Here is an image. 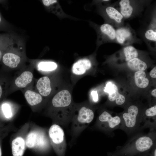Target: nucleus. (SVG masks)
<instances>
[{"label": "nucleus", "mask_w": 156, "mask_h": 156, "mask_svg": "<svg viewBox=\"0 0 156 156\" xmlns=\"http://www.w3.org/2000/svg\"><path fill=\"white\" fill-rule=\"evenodd\" d=\"M57 64L51 61H42L38 63L37 65L38 69L42 71H51L56 69Z\"/></svg>", "instance_id": "obj_25"}, {"label": "nucleus", "mask_w": 156, "mask_h": 156, "mask_svg": "<svg viewBox=\"0 0 156 156\" xmlns=\"http://www.w3.org/2000/svg\"><path fill=\"white\" fill-rule=\"evenodd\" d=\"M24 96L28 104L32 107L39 105L43 100L42 96L38 93L30 89L25 90Z\"/></svg>", "instance_id": "obj_21"}, {"label": "nucleus", "mask_w": 156, "mask_h": 156, "mask_svg": "<svg viewBox=\"0 0 156 156\" xmlns=\"http://www.w3.org/2000/svg\"><path fill=\"white\" fill-rule=\"evenodd\" d=\"M3 55V51L2 49L1 48L0 49V61Z\"/></svg>", "instance_id": "obj_36"}, {"label": "nucleus", "mask_w": 156, "mask_h": 156, "mask_svg": "<svg viewBox=\"0 0 156 156\" xmlns=\"http://www.w3.org/2000/svg\"><path fill=\"white\" fill-rule=\"evenodd\" d=\"M5 122L0 120V127L4 126Z\"/></svg>", "instance_id": "obj_35"}, {"label": "nucleus", "mask_w": 156, "mask_h": 156, "mask_svg": "<svg viewBox=\"0 0 156 156\" xmlns=\"http://www.w3.org/2000/svg\"><path fill=\"white\" fill-rule=\"evenodd\" d=\"M3 40L1 38H0V47H1V46L3 45V44H4L5 42V41H4L3 42L2 41H3Z\"/></svg>", "instance_id": "obj_33"}, {"label": "nucleus", "mask_w": 156, "mask_h": 156, "mask_svg": "<svg viewBox=\"0 0 156 156\" xmlns=\"http://www.w3.org/2000/svg\"><path fill=\"white\" fill-rule=\"evenodd\" d=\"M42 2L46 8L58 16L64 18L68 16L63 11L57 0H43Z\"/></svg>", "instance_id": "obj_18"}, {"label": "nucleus", "mask_w": 156, "mask_h": 156, "mask_svg": "<svg viewBox=\"0 0 156 156\" xmlns=\"http://www.w3.org/2000/svg\"><path fill=\"white\" fill-rule=\"evenodd\" d=\"M72 97L69 92L64 90L58 92L53 98L51 103L55 108H66L71 104Z\"/></svg>", "instance_id": "obj_12"}, {"label": "nucleus", "mask_w": 156, "mask_h": 156, "mask_svg": "<svg viewBox=\"0 0 156 156\" xmlns=\"http://www.w3.org/2000/svg\"><path fill=\"white\" fill-rule=\"evenodd\" d=\"M150 131L148 133H138L125 145L118 146L108 156H140L151 150L156 146V133Z\"/></svg>", "instance_id": "obj_1"}, {"label": "nucleus", "mask_w": 156, "mask_h": 156, "mask_svg": "<svg viewBox=\"0 0 156 156\" xmlns=\"http://www.w3.org/2000/svg\"><path fill=\"white\" fill-rule=\"evenodd\" d=\"M51 145L58 156H64L66 148L65 134L62 128L54 123L50 127L48 132Z\"/></svg>", "instance_id": "obj_5"}, {"label": "nucleus", "mask_w": 156, "mask_h": 156, "mask_svg": "<svg viewBox=\"0 0 156 156\" xmlns=\"http://www.w3.org/2000/svg\"><path fill=\"white\" fill-rule=\"evenodd\" d=\"M1 14L0 13V24L1 23Z\"/></svg>", "instance_id": "obj_37"}, {"label": "nucleus", "mask_w": 156, "mask_h": 156, "mask_svg": "<svg viewBox=\"0 0 156 156\" xmlns=\"http://www.w3.org/2000/svg\"><path fill=\"white\" fill-rule=\"evenodd\" d=\"M36 87L38 93L42 96H49L51 91V81L49 78L44 76L40 78L37 81Z\"/></svg>", "instance_id": "obj_17"}, {"label": "nucleus", "mask_w": 156, "mask_h": 156, "mask_svg": "<svg viewBox=\"0 0 156 156\" xmlns=\"http://www.w3.org/2000/svg\"><path fill=\"white\" fill-rule=\"evenodd\" d=\"M146 76V73L144 71H139L135 72L134 76L135 81L138 87L144 88L148 86L149 81Z\"/></svg>", "instance_id": "obj_24"}, {"label": "nucleus", "mask_w": 156, "mask_h": 156, "mask_svg": "<svg viewBox=\"0 0 156 156\" xmlns=\"http://www.w3.org/2000/svg\"><path fill=\"white\" fill-rule=\"evenodd\" d=\"M104 91L109 94L108 99L111 102L115 101L118 105H122L125 102V98L119 93L117 86L111 82H108L105 88Z\"/></svg>", "instance_id": "obj_15"}, {"label": "nucleus", "mask_w": 156, "mask_h": 156, "mask_svg": "<svg viewBox=\"0 0 156 156\" xmlns=\"http://www.w3.org/2000/svg\"><path fill=\"white\" fill-rule=\"evenodd\" d=\"M92 110L84 106L79 110L77 114L72 116V134L73 139L75 138L92 122L94 117Z\"/></svg>", "instance_id": "obj_4"}, {"label": "nucleus", "mask_w": 156, "mask_h": 156, "mask_svg": "<svg viewBox=\"0 0 156 156\" xmlns=\"http://www.w3.org/2000/svg\"><path fill=\"white\" fill-rule=\"evenodd\" d=\"M25 141L27 148L40 153L47 151L51 145L46 129L33 123H30Z\"/></svg>", "instance_id": "obj_2"}, {"label": "nucleus", "mask_w": 156, "mask_h": 156, "mask_svg": "<svg viewBox=\"0 0 156 156\" xmlns=\"http://www.w3.org/2000/svg\"><path fill=\"white\" fill-rule=\"evenodd\" d=\"M91 95L93 101L96 102L98 101V94L96 91H92L91 92Z\"/></svg>", "instance_id": "obj_29"}, {"label": "nucleus", "mask_w": 156, "mask_h": 156, "mask_svg": "<svg viewBox=\"0 0 156 156\" xmlns=\"http://www.w3.org/2000/svg\"><path fill=\"white\" fill-rule=\"evenodd\" d=\"M150 75L152 78H156V67L155 66L150 72Z\"/></svg>", "instance_id": "obj_30"}, {"label": "nucleus", "mask_w": 156, "mask_h": 156, "mask_svg": "<svg viewBox=\"0 0 156 156\" xmlns=\"http://www.w3.org/2000/svg\"><path fill=\"white\" fill-rule=\"evenodd\" d=\"M105 14L109 19L114 22L116 25L120 26L122 24L124 18L116 8L112 6H107L105 9Z\"/></svg>", "instance_id": "obj_19"}, {"label": "nucleus", "mask_w": 156, "mask_h": 156, "mask_svg": "<svg viewBox=\"0 0 156 156\" xmlns=\"http://www.w3.org/2000/svg\"><path fill=\"white\" fill-rule=\"evenodd\" d=\"M145 36L148 40L156 42V30L152 29H148L145 34Z\"/></svg>", "instance_id": "obj_26"}, {"label": "nucleus", "mask_w": 156, "mask_h": 156, "mask_svg": "<svg viewBox=\"0 0 156 156\" xmlns=\"http://www.w3.org/2000/svg\"><path fill=\"white\" fill-rule=\"evenodd\" d=\"M33 76L31 70L24 71L14 79V86L17 89L25 88L32 82Z\"/></svg>", "instance_id": "obj_16"}, {"label": "nucleus", "mask_w": 156, "mask_h": 156, "mask_svg": "<svg viewBox=\"0 0 156 156\" xmlns=\"http://www.w3.org/2000/svg\"><path fill=\"white\" fill-rule=\"evenodd\" d=\"M128 67L133 70L139 71L146 70L147 67L146 64L138 57H136L127 62Z\"/></svg>", "instance_id": "obj_23"}, {"label": "nucleus", "mask_w": 156, "mask_h": 156, "mask_svg": "<svg viewBox=\"0 0 156 156\" xmlns=\"http://www.w3.org/2000/svg\"><path fill=\"white\" fill-rule=\"evenodd\" d=\"M91 66L92 64L90 60L86 59L80 60L73 65L72 72L76 75H82L90 69Z\"/></svg>", "instance_id": "obj_20"}, {"label": "nucleus", "mask_w": 156, "mask_h": 156, "mask_svg": "<svg viewBox=\"0 0 156 156\" xmlns=\"http://www.w3.org/2000/svg\"><path fill=\"white\" fill-rule=\"evenodd\" d=\"M121 57L126 62L135 58L137 57L139 55L138 50L131 45L125 46L121 50Z\"/></svg>", "instance_id": "obj_22"}, {"label": "nucleus", "mask_w": 156, "mask_h": 156, "mask_svg": "<svg viewBox=\"0 0 156 156\" xmlns=\"http://www.w3.org/2000/svg\"><path fill=\"white\" fill-rule=\"evenodd\" d=\"M30 122L25 123L13 135L11 146L12 156H23L27 148L26 137Z\"/></svg>", "instance_id": "obj_7"}, {"label": "nucleus", "mask_w": 156, "mask_h": 156, "mask_svg": "<svg viewBox=\"0 0 156 156\" xmlns=\"http://www.w3.org/2000/svg\"><path fill=\"white\" fill-rule=\"evenodd\" d=\"M13 129L12 125L10 126L5 130L0 133V156H2V151L1 148V142L2 139L5 137L8 133Z\"/></svg>", "instance_id": "obj_27"}, {"label": "nucleus", "mask_w": 156, "mask_h": 156, "mask_svg": "<svg viewBox=\"0 0 156 156\" xmlns=\"http://www.w3.org/2000/svg\"><path fill=\"white\" fill-rule=\"evenodd\" d=\"M121 124L120 116H113L108 112L104 111L99 116L95 127L106 133L111 134L114 130L120 129Z\"/></svg>", "instance_id": "obj_6"}, {"label": "nucleus", "mask_w": 156, "mask_h": 156, "mask_svg": "<svg viewBox=\"0 0 156 156\" xmlns=\"http://www.w3.org/2000/svg\"><path fill=\"white\" fill-rule=\"evenodd\" d=\"M2 89L1 87V86L0 85V100L1 98V97L2 96Z\"/></svg>", "instance_id": "obj_34"}, {"label": "nucleus", "mask_w": 156, "mask_h": 156, "mask_svg": "<svg viewBox=\"0 0 156 156\" xmlns=\"http://www.w3.org/2000/svg\"><path fill=\"white\" fill-rule=\"evenodd\" d=\"M10 125V124L6 126H4L0 127V133H1L6 129H7Z\"/></svg>", "instance_id": "obj_31"}, {"label": "nucleus", "mask_w": 156, "mask_h": 156, "mask_svg": "<svg viewBox=\"0 0 156 156\" xmlns=\"http://www.w3.org/2000/svg\"><path fill=\"white\" fill-rule=\"evenodd\" d=\"M156 105L146 109L144 114H141L140 128H149L150 131H155L156 127Z\"/></svg>", "instance_id": "obj_10"}, {"label": "nucleus", "mask_w": 156, "mask_h": 156, "mask_svg": "<svg viewBox=\"0 0 156 156\" xmlns=\"http://www.w3.org/2000/svg\"><path fill=\"white\" fill-rule=\"evenodd\" d=\"M2 58L3 64L12 69L16 68L20 66L23 59L22 55L14 49L4 53Z\"/></svg>", "instance_id": "obj_11"}, {"label": "nucleus", "mask_w": 156, "mask_h": 156, "mask_svg": "<svg viewBox=\"0 0 156 156\" xmlns=\"http://www.w3.org/2000/svg\"><path fill=\"white\" fill-rule=\"evenodd\" d=\"M98 31V41L99 45L116 41V29L112 25L104 23L99 26Z\"/></svg>", "instance_id": "obj_9"}, {"label": "nucleus", "mask_w": 156, "mask_h": 156, "mask_svg": "<svg viewBox=\"0 0 156 156\" xmlns=\"http://www.w3.org/2000/svg\"><path fill=\"white\" fill-rule=\"evenodd\" d=\"M140 156H156V146L149 151Z\"/></svg>", "instance_id": "obj_28"}, {"label": "nucleus", "mask_w": 156, "mask_h": 156, "mask_svg": "<svg viewBox=\"0 0 156 156\" xmlns=\"http://www.w3.org/2000/svg\"><path fill=\"white\" fill-rule=\"evenodd\" d=\"M120 10L119 11L124 18L128 19L136 14L139 5L134 1L121 0L118 3Z\"/></svg>", "instance_id": "obj_14"}, {"label": "nucleus", "mask_w": 156, "mask_h": 156, "mask_svg": "<svg viewBox=\"0 0 156 156\" xmlns=\"http://www.w3.org/2000/svg\"><path fill=\"white\" fill-rule=\"evenodd\" d=\"M18 109V106L10 102H4L0 106V120L5 123L14 118Z\"/></svg>", "instance_id": "obj_13"}, {"label": "nucleus", "mask_w": 156, "mask_h": 156, "mask_svg": "<svg viewBox=\"0 0 156 156\" xmlns=\"http://www.w3.org/2000/svg\"><path fill=\"white\" fill-rule=\"evenodd\" d=\"M152 95L154 97H156V89H153L151 92Z\"/></svg>", "instance_id": "obj_32"}, {"label": "nucleus", "mask_w": 156, "mask_h": 156, "mask_svg": "<svg viewBox=\"0 0 156 156\" xmlns=\"http://www.w3.org/2000/svg\"><path fill=\"white\" fill-rule=\"evenodd\" d=\"M137 40L134 31L129 27H120L116 29V41L118 43L127 46L136 42Z\"/></svg>", "instance_id": "obj_8"}, {"label": "nucleus", "mask_w": 156, "mask_h": 156, "mask_svg": "<svg viewBox=\"0 0 156 156\" xmlns=\"http://www.w3.org/2000/svg\"><path fill=\"white\" fill-rule=\"evenodd\" d=\"M141 115L138 106L135 105L129 106L126 111L120 116L121 124L120 129L128 135L136 132L140 129Z\"/></svg>", "instance_id": "obj_3"}]
</instances>
